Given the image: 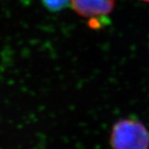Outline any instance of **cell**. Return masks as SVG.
I'll return each mask as SVG.
<instances>
[{
    "mask_svg": "<svg viewBox=\"0 0 149 149\" xmlns=\"http://www.w3.org/2000/svg\"><path fill=\"white\" fill-rule=\"evenodd\" d=\"M110 143L112 149H149V130L132 117L122 119L113 125Z\"/></svg>",
    "mask_w": 149,
    "mask_h": 149,
    "instance_id": "1",
    "label": "cell"
},
{
    "mask_svg": "<svg viewBox=\"0 0 149 149\" xmlns=\"http://www.w3.org/2000/svg\"><path fill=\"white\" fill-rule=\"evenodd\" d=\"M116 0H71V6L78 15L95 19L111 14Z\"/></svg>",
    "mask_w": 149,
    "mask_h": 149,
    "instance_id": "2",
    "label": "cell"
},
{
    "mask_svg": "<svg viewBox=\"0 0 149 149\" xmlns=\"http://www.w3.org/2000/svg\"><path fill=\"white\" fill-rule=\"evenodd\" d=\"M44 6L51 12H58L71 5V0H41Z\"/></svg>",
    "mask_w": 149,
    "mask_h": 149,
    "instance_id": "3",
    "label": "cell"
},
{
    "mask_svg": "<svg viewBox=\"0 0 149 149\" xmlns=\"http://www.w3.org/2000/svg\"><path fill=\"white\" fill-rule=\"evenodd\" d=\"M142 1H145V2H148L149 3V0H142Z\"/></svg>",
    "mask_w": 149,
    "mask_h": 149,
    "instance_id": "4",
    "label": "cell"
}]
</instances>
